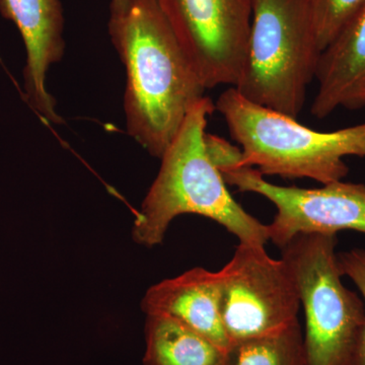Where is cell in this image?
Returning a JSON list of instances; mask_svg holds the SVG:
<instances>
[{"mask_svg":"<svg viewBox=\"0 0 365 365\" xmlns=\"http://www.w3.org/2000/svg\"><path fill=\"white\" fill-rule=\"evenodd\" d=\"M110 9L109 34L126 69L127 130L160 158L206 88L158 0H125Z\"/></svg>","mask_w":365,"mask_h":365,"instance_id":"obj_1","label":"cell"},{"mask_svg":"<svg viewBox=\"0 0 365 365\" xmlns=\"http://www.w3.org/2000/svg\"><path fill=\"white\" fill-rule=\"evenodd\" d=\"M215 111L210 98H201L163 153L157 179L134 222L132 235L137 244L148 248L162 244L170 223L182 215L213 220L241 244L265 246L269 242L267 225L232 198L209 155L205 130Z\"/></svg>","mask_w":365,"mask_h":365,"instance_id":"obj_2","label":"cell"},{"mask_svg":"<svg viewBox=\"0 0 365 365\" xmlns=\"http://www.w3.org/2000/svg\"><path fill=\"white\" fill-rule=\"evenodd\" d=\"M241 150L240 165L283 179H311L325 185L343 181L345 158H365V123L330 132L300 124L295 118L250 102L235 88L215 104Z\"/></svg>","mask_w":365,"mask_h":365,"instance_id":"obj_3","label":"cell"},{"mask_svg":"<svg viewBox=\"0 0 365 365\" xmlns=\"http://www.w3.org/2000/svg\"><path fill=\"white\" fill-rule=\"evenodd\" d=\"M251 1V31L235 88L254 104L297 119L322 53L307 1Z\"/></svg>","mask_w":365,"mask_h":365,"instance_id":"obj_4","label":"cell"},{"mask_svg":"<svg viewBox=\"0 0 365 365\" xmlns=\"http://www.w3.org/2000/svg\"><path fill=\"white\" fill-rule=\"evenodd\" d=\"M337 235L302 234L281 248L304 309L309 365H353L364 322V302L343 283Z\"/></svg>","mask_w":365,"mask_h":365,"instance_id":"obj_5","label":"cell"},{"mask_svg":"<svg viewBox=\"0 0 365 365\" xmlns=\"http://www.w3.org/2000/svg\"><path fill=\"white\" fill-rule=\"evenodd\" d=\"M241 153L215 162L223 179L242 193L264 197L275 206L267 225L269 242L281 249L302 234L337 235L344 230L365 235V185L337 181L319 188L279 186L253 168L240 165Z\"/></svg>","mask_w":365,"mask_h":365,"instance_id":"obj_6","label":"cell"},{"mask_svg":"<svg viewBox=\"0 0 365 365\" xmlns=\"http://www.w3.org/2000/svg\"><path fill=\"white\" fill-rule=\"evenodd\" d=\"M220 309L230 343L271 335L299 322L300 300L292 272L265 246L239 242L217 271Z\"/></svg>","mask_w":365,"mask_h":365,"instance_id":"obj_7","label":"cell"},{"mask_svg":"<svg viewBox=\"0 0 365 365\" xmlns=\"http://www.w3.org/2000/svg\"><path fill=\"white\" fill-rule=\"evenodd\" d=\"M158 4L204 88H235L251 31V0H158Z\"/></svg>","mask_w":365,"mask_h":365,"instance_id":"obj_8","label":"cell"},{"mask_svg":"<svg viewBox=\"0 0 365 365\" xmlns=\"http://www.w3.org/2000/svg\"><path fill=\"white\" fill-rule=\"evenodd\" d=\"M0 14L13 21L26 51L24 69L25 96L31 107L47 123L61 124L56 102L46 86L50 67L66 50L64 16L60 0H0Z\"/></svg>","mask_w":365,"mask_h":365,"instance_id":"obj_9","label":"cell"},{"mask_svg":"<svg viewBox=\"0 0 365 365\" xmlns=\"http://www.w3.org/2000/svg\"><path fill=\"white\" fill-rule=\"evenodd\" d=\"M146 316L168 317L227 350L220 309L218 273L197 267L153 285L143 300Z\"/></svg>","mask_w":365,"mask_h":365,"instance_id":"obj_10","label":"cell"},{"mask_svg":"<svg viewBox=\"0 0 365 365\" xmlns=\"http://www.w3.org/2000/svg\"><path fill=\"white\" fill-rule=\"evenodd\" d=\"M314 117L323 119L338 108L359 109L365 86V4L319 56Z\"/></svg>","mask_w":365,"mask_h":365,"instance_id":"obj_11","label":"cell"},{"mask_svg":"<svg viewBox=\"0 0 365 365\" xmlns=\"http://www.w3.org/2000/svg\"><path fill=\"white\" fill-rule=\"evenodd\" d=\"M144 365H225V349L175 319L148 316Z\"/></svg>","mask_w":365,"mask_h":365,"instance_id":"obj_12","label":"cell"},{"mask_svg":"<svg viewBox=\"0 0 365 365\" xmlns=\"http://www.w3.org/2000/svg\"><path fill=\"white\" fill-rule=\"evenodd\" d=\"M225 365H309L299 322L278 333L230 343Z\"/></svg>","mask_w":365,"mask_h":365,"instance_id":"obj_13","label":"cell"},{"mask_svg":"<svg viewBox=\"0 0 365 365\" xmlns=\"http://www.w3.org/2000/svg\"><path fill=\"white\" fill-rule=\"evenodd\" d=\"M319 50L323 52L353 16L364 6L365 0H306Z\"/></svg>","mask_w":365,"mask_h":365,"instance_id":"obj_14","label":"cell"},{"mask_svg":"<svg viewBox=\"0 0 365 365\" xmlns=\"http://www.w3.org/2000/svg\"><path fill=\"white\" fill-rule=\"evenodd\" d=\"M338 262L343 276L349 278L359 289L365 309V250L352 249L340 252L338 253ZM353 365H365V313L364 327Z\"/></svg>","mask_w":365,"mask_h":365,"instance_id":"obj_15","label":"cell"},{"mask_svg":"<svg viewBox=\"0 0 365 365\" xmlns=\"http://www.w3.org/2000/svg\"><path fill=\"white\" fill-rule=\"evenodd\" d=\"M365 106V86L364 91H362L361 97H360V108L364 107Z\"/></svg>","mask_w":365,"mask_h":365,"instance_id":"obj_16","label":"cell"},{"mask_svg":"<svg viewBox=\"0 0 365 365\" xmlns=\"http://www.w3.org/2000/svg\"><path fill=\"white\" fill-rule=\"evenodd\" d=\"M125 0H112L111 6H119V4H123Z\"/></svg>","mask_w":365,"mask_h":365,"instance_id":"obj_17","label":"cell"}]
</instances>
